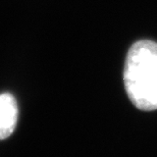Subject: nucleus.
Returning <instances> with one entry per match:
<instances>
[{
	"label": "nucleus",
	"instance_id": "f257e3e1",
	"mask_svg": "<svg viewBox=\"0 0 157 157\" xmlns=\"http://www.w3.org/2000/svg\"><path fill=\"white\" fill-rule=\"evenodd\" d=\"M125 92L136 108L157 110V43L139 40L130 47L124 67Z\"/></svg>",
	"mask_w": 157,
	"mask_h": 157
},
{
	"label": "nucleus",
	"instance_id": "f03ea898",
	"mask_svg": "<svg viewBox=\"0 0 157 157\" xmlns=\"http://www.w3.org/2000/svg\"><path fill=\"white\" fill-rule=\"evenodd\" d=\"M18 117L17 100L11 94H0V140L13 133Z\"/></svg>",
	"mask_w": 157,
	"mask_h": 157
}]
</instances>
